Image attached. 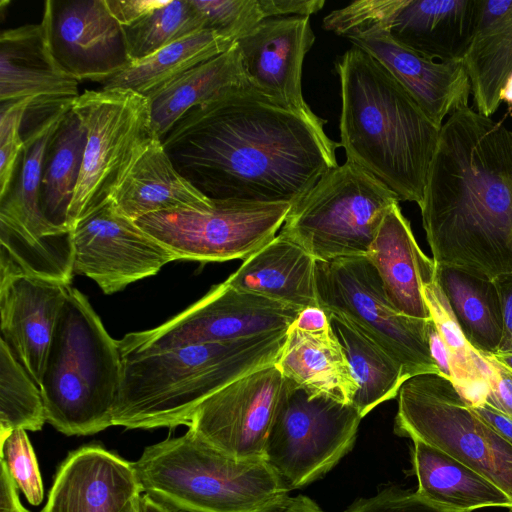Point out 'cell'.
<instances>
[{
	"label": "cell",
	"mask_w": 512,
	"mask_h": 512,
	"mask_svg": "<svg viewBox=\"0 0 512 512\" xmlns=\"http://www.w3.org/2000/svg\"><path fill=\"white\" fill-rule=\"evenodd\" d=\"M425 302L449 358L450 381L470 407L486 402L488 394V366L481 355L464 336L436 277L423 287Z\"/></svg>",
	"instance_id": "e575fe53"
},
{
	"label": "cell",
	"mask_w": 512,
	"mask_h": 512,
	"mask_svg": "<svg viewBox=\"0 0 512 512\" xmlns=\"http://www.w3.org/2000/svg\"><path fill=\"white\" fill-rule=\"evenodd\" d=\"M481 0H398L391 36L435 60H463L478 27Z\"/></svg>",
	"instance_id": "603a6c76"
},
{
	"label": "cell",
	"mask_w": 512,
	"mask_h": 512,
	"mask_svg": "<svg viewBox=\"0 0 512 512\" xmlns=\"http://www.w3.org/2000/svg\"><path fill=\"white\" fill-rule=\"evenodd\" d=\"M327 315L358 384L352 405L363 418L378 405L397 397L407 378L401 364L376 342L346 319Z\"/></svg>",
	"instance_id": "1f68e13d"
},
{
	"label": "cell",
	"mask_w": 512,
	"mask_h": 512,
	"mask_svg": "<svg viewBox=\"0 0 512 512\" xmlns=\"http://www.w3.org/2000/svg\"><path fill=\"white\" fill-rule=\"evenodd\" d=\"M254 512H325L311 498L304 495L287 496Z\"/></svg>",
	"instance_id": "681fc988"
},
{
	"label": "cell",
	"mask_w": 512,
	"mask_h": 512,
	"mask_svg": "<svg viewBox=\"0 0 512 512\" xmlns=\"http://www.w3.org/2000/svg\"><path fill=\"white\" fill-rule=\"evenodd\" d=\"M479 352L488 366L486 402L512 420V375L489 353Z\"/></svg>",
	"instance_id": "b9f144b4"
},
{
	"label": "cell",
	"mask_w": 512,
	"mask_h": 512,
	"mask_svg": "<svg viewBox=\"0 0 512 512\" xmlns=\"http://www.w3.org/2000/svg\"><path fill=\"white\" fill-rule=\"evenodd\" d=\"M366 256L397 311L413 318H431L423 287L435 279L436 265L419 247L399 203L385 215Z\"/></svg>",
	"instance_id": "cb8c5ba5"
},
{
	"label": "cell",
	"mask_w": 512,
	"mask_h": 512,
	"mask_svg": "<svg viewBox=\"0 0 512 512\" xmlns=\"http://www.w3.org/2000/svg\"><path fill=\"white\" fill-rule=\"evenodd\" d=\"M132 463L142 492L175 512H254L291 490L265 459L234 458L190 430Z\"/></svg>",
	"instance_id": "8992f818"
},
{
	"label": "cell",
	"mask_w": 512,
	"mask_h": 512,
	"mask_svg": "<svg viewBox=\"0 0 512 512\" xmlns=\"http://www.w3.org/2000/svg\"><path fill=\"white\" fill-rule=\"evenodd\" d=\"M206 29L236 41L266 19L259 0H193Z\"/></svg>",
	"instance_id": "f35d334b"
},
{
	"label": "cell",
	"mask_w": 512,
	"mask_h": 512,
	"mask_svg": "<svg viewBox=\"0 0 512 512\" xmlns=\"http://www.w3.org/2000/svg\"><path fill=\"white\" fill-rule=\"evenodd\" d=\"M397 398L396 435L446 452L512 500V444L472 411L450 380L434 373L410 377Z\"/></svg>",
	"instance_id": "9c48e42d"
},
{
	"label": "cell",
	"mask_w": 512,
	"mask_h": 512,
	"mask_svg": "<svg viewBox=\"0 0 512 512\" xmlns=\"http://www.w3.org/2000/svg\"><path fill=\"white\" fill-rule=\"evenodd\" d=\"M341 147L350 160L421 205L441 127L373 57L353 45L335 63Z\"/></svg>",
	"instance_id": "3957f363"
},
{
	"label": "cell",
	"mask_w": 512,
	"mask_h": 512,
	"mask_svg": "<svg viewBox=\"0 0 512 512\" xmlns=\"http://www.w3.org/2000/svg\"><path fill=\"white\" fill-rule=\"evenodd\" d=\"M463 62L477 112L490 117L498 110L500 91L512 73V8L477 28Z\"/></svg>",
	"instance_id": "836d02e7"
},
{
	"label": "cell",
	"mask_w": 512,
	"mask_h": 512,
	"mask_svg": "<svg viewBox=\"0 0 512 512\" xmlns=\"http://www.w3.org/2000/svg\"><path fill=\"white\" fill-rule=\"evenodd\" d=\"M415 491L444 509L472 512L484 507L512 508V500L498 486L446 452L421 440H412Z\"/></svg>",
	"instance_id": "83f0119b"
},
{
	"label": "cell",
	"mask_w": 512,
	"mask_h": 512,
	"mask_svg": "<svg viewBox=\"0 0 512 512\" xmlns=\"http://www.w3.org/2000/svg\"><path fill=\"white\" fill-rule=\"evenodd\" d=\"M500 100L512 106V73L508 76L500 91Z\"/></svg>",
	"instance_id": "db71d44e"
},
{
	"label": "cell",
	"mask_w": 512,
	"mask_h": 512,
	"mask_svg": "<svg viewBox=\"0 0 512 512\" xmlns=\"http://www.w3.org/2000/svg\"><path fill=\"white\" fill-rule=\"evenodd\" d=\"M436 266L512 273V130L472 109L443 122L419 206Z\"/></svg>",
	"instance_id": "7a4b0ae2"
},
{
	"label": "cell",
	"mask_w": 512,
	"mask_h": 512,
	"mask_svg": "<svg viewBox=\"0 0 512 512\" xmlns=\"http://www.w3.org/2000/svg\"><path fill=\"white\" fill-rule=\"evenodd\" d=\"M235 42L212 30H201L129 63L102 81V89L131 90L146 96L196 65L224 53Z\"/></svg>",
	"instance_id": "4dcf8cb0"
},
{
	"label": "cell",
	"mask_w": 512,
	"mask_h": 512,
	"mask_svg": "<svg viewBox=\"0 0 512 512\" xmlns=\"http://www.w3.org/2000/svg\"><path fill=\"white\" fill-rule=\"evenodd\" d=\"M497 288L503 319V331L496 353H512V273L501 275L494 280Z\"/></svg>",
	"instance_id": "f6af8a7d"
},
{
	"label": "cell",
	"mask_w": 512,
	"mask_h": 512,
	"mask_svg": "<svg viewBox=\"0 0 512 512\" xmlns=\"http://www.w3.org/2000/svg\"><path fill=\"white\" fill-rule=\"evenodd\" d=\"M204 29L205 21L193 0L167 1L138 22L123 27L129 62L142 60Z\"/></svg>",
	"instance_id": "8d00e7d4"
},
{
	"label": "cell",
	"mask_w": 512,
	"mask_h": 512,
	"mask_svg": "<svg viewBox=\"0 0 512 512\" xmlns=\"http://www.w3.org/2000/svg\"><path fill=\"white\" fill-rule=\"evenodd\" d=\"M74 101L48 107L26 134L16 178L0 198V275L25 274L70 284L72 232L53 225L40 206L48 142Z\"/></svg>",
	"instance_id": "ba28073f"
},
{
	"label": "cell",
	"mask_w": 512,
	"mask_h": 512,
	"mask_svg": "<svg viewBox=\"0 0 512 512\" xmlns=\"http://www.w3.org/2000/svg\"><path fill=\"white\" fill-rule=\"evenodd\" d=\"M0 441L1 461L27 501L38 506L43 500L44 487L36 454L26 430H12Z\"/></svg>",
	"instance_id": "74e56055"
},
{
	"label": "cell",
	"mask_w": 512,
	"mask_h": 512,
	"mask_svg": "<svg viewBox=\"0 0 512 512\" xmlns=\"http://www.w3.org/2000/svg\"><path fill=\"white\" fill-rule=\"evenodd\" d=\"M291 206L213 201L205 209L150 214L136 223L180 260H245L276 237Z\"/></svg>",
	"instance_id": "4fadbf2b"
},
{
	"label": "cell",
	"mask_w": 512,
	"mask_h": 512,
	"mask_svg": "<svg viewBox=\"0 0 512 512\" xmlns=\"http://www.w3.org/2000/svg\"><path fill=\"white\" fill-rule=\"evenodd\" d=\"M140 512H175L165 504L155 500L148 494L140 497Z\"/></svg>",
	"instance_id": "816d5d0a"
},
{
	"label": "cell",
	"mask_w": 512,
	"mask_h": 512,
	"mask_svg": "<svg viewBox=\"0 0 512 512\" xmlns=\"http://www.w3.org/2000/svg\"><path fill=\"white\" fill-rule=\"evenodd\" d=\"M373 57L413 97L438 126L471 93L463 60H435L396 41L389 30L372 26L347 37Z\"/></svg>",
	"instance_id": "d6986e66"
},
{
	"label": "cell",
	"mask_w": 512,
	"mask_h": 512,
	"mask_svg": "<svg viewBox=\"0 0 512 512\" xmlns=\"http://www.w3.org/2000/svg\"><path fill=\"white\" fill-rule=\"evenodd\" d=\"M177 171L212 201L294 204L338 165L340 142L252 87L186 112L161 138Z\"/></svg>",
	"instance_id": "6da1fadb"
},
{
	"label": "cell",
	"mask_w": 512,
	"mask_h": 512,
	"mask_svg": "<svg viewBox=\"0 0 512 512\" xmlns=\"http://www.w3.org/2000/svg\"><path fill=\"white\" fill-rule=\"evenodd\" d=\"M509 512H512V508L509 509Z\"/></svg>",
	"instance_id": "9f6ffc18"
},
{
	"label": "cell",
	"mask_w": 512,
	"mask_h": 512,
	"mask_svg": "<svg viewBox=\"0 0 512 512\" xmlns=\"http://www.w3.org/2000/svg\"><path fill=\"white\" fill-rule=\"evenodd\" d=\"M105 3L116 21L122 27H128L154 10L162 7L167 1L162 0H105Z\"/></svg>",
	"instance_id": "7bdbcfd3"
},
{
	"label": "cell",
	"mask_w": 512,
	"mask_h": 512,
	"mask_svg": "<svg viewBox=\"0 0 512 512\" xmlns=\"http://www.w3.org/2000/svg\"><path fill=\"white\" fill-rule=\"evenodd\" d=\"M316 286L319 307L346 319L381 346L401 364L407 379L440 374L428 341L431 318H413L397 311L367 256L317 261Z\"/></svg>",
	"instance_id": "8fae6325"
},
{
	"label": "cell",
	"mask_w": 512,
	"mask_h": 512,
	"mask_svg": "<svg viewBox=\"0 0 512 512\" xmlns=\"http://www.w3.org/2000/svg\"><path fill=\"white\" fill-rule=\"evenodd\" d=\"M47 422L40 387L0 339V438L12 430L39 431Z\"/></svg>",
	"instance_id": "d590c367"
},
{
	"label": "cell",
	"mask_w": 512,
	"mask_h": 512,
	"mask_svg": "<svg viewBox=\"0 0 512 512\" xmlns=\"http://www.w3.org/2000/svg\"><path fill=\"white\" fill-rule=\"evenodd\" d=\"M361 419L352 404L311 396L288 381L266 440L264 459L291 489L302 488L350 452Z\"/></svg>",
	"instance_id": "7c38bea8"
},
{
	"label": "cell",
	"mask_w": 512,
	"mask_h": 512,
	"mask_svg": "<svg viewBox=\"0 0 512 512\" xmlns=\"http://www.w3.org/2000/svg\"><path fill=\"white\" fill-rule=\"evenodd\" d=\"M140 497L141 495H137L132 498L121 512H140Z\"/></svg>",
	"instance_id": "11a10c76"
},
{
	"label": "cell",
	"mask_w": 512,
	"mask_h": 512,
	"mask_svg": "<svg viewBox=\"0 0 512 512\" xmlns=\"http://www.w3.org/2000/svg\"><path fill=\"white\" fill-rule=\"evenodd\" d=\"M287 330L122 359L113 426L154 429L187 425L195 409L212 394L275 364Z\"/></svg>",
	"instance_id": "277c9868"
},
{
	"label": "cell",
	"mask_w": 512,
	"mask_h": 512,
	"mask_svg": "<svg viewBox=\"0 0 512 512\" xmlns=\"http://www.w3.org/2000/svg\"><path fill=\"white\" fill-rule=\"evenodd\" d=\"M121 375L119 341L109 335L87 297L70 285L39 385L47 422L67 436L113 426Z\"/></svg>",
	"instance_id": "5b68a950"
},
{
	"label": "cell",
	"mask_w": 512,
	"mask_h": 512,
	"mask_svg": "<svg viewBox=\"0 0 512 512\" xmlns=\"http://www.w3.org/2000/svg\"><path fill=\"white\" fill-rule=\"evenodd\" d=\"M50 36L57 61L77 81L101 83L130 63L123 27L105 0H50Z\"/></svg>",
	"instance_id": "ac0fdd59"
},
{
	"label": "cell",
	"mask_w": 512,
	"mask_h": 512,
	"mask_svg": "<svg viewBox=\"0 0 512 512\" xmlns=\"http://www.w3.org/2000/svg\"><path fill=\"white\" fill-rule=\"evenodd\" d=\"M18 489L6 465L1 461L0 512H30L22 505Z\"/></svg>",
	"instance_id": "bcb514c9"
},
{
	"label": "cell",
	"mask_w": 512,
	"mask_h": 512,
	"mask_svg": "<svg viewBox=\"0 0 512 512\" xmlns=\"http://www.w3.org/2000/svg\"><path fill=\"white\" fill-rule=\"evenodd\" d=\"M436 279L468 342L478 351L496 353L503 319L494 281L444 266H436Z\"/></svg>",
	"instance_id": "f546056e"
},
{
	"label": "cell",
	"mask_w": 512,
	"mask_h": 512,
	"mask_svg": "<svg viewBox=\"0 0 512 512\" xmlns=\"http://www.w3.org/2000/svg\"><path fill=\"white\" fill-rule=\"evenodd\" d=\"M111 200L120 213L134 221L150 214L213 205L177 171L156 134L143 147Z\"/></svg>",
	"instance_id": "d4e9b609"
},
{
	"label": "cell",
	"mask_w": 512,
	"mask_h": 512,
	"mask_svg": "<svg viewBox=\"0 0 512 512\" xmlns=\"http://www.w3.org/2000/svg\"><path fill=\"white\" fill-rule=\"evenodd\" d=\"M398 196L350 160L330 169L292 204L279 234L317 261L366 256Z\"/></svg>",
	"instance_id": "52a82bcc"
},
{
	"label": "cell",
	"mask_w": 512,
	"mask_h": 512,
	"mask_svg": "<svg viewBox=\"0 0 512 512\" xmlns=\"http://www.w3.org/2000/svg\"><path fill=\"white\" fill-rule=\"evenodd\" d=\"M31 99L1 103L0 110V198L10 189L24 146L21 126Z\"/></svg>",
	"instance_id": "ab89813d"
},
{
	"label": "cell",
	"mask_w": 512,
	"mask_h": 512,
	"mask_svg": "<svg viewBox=\"0 0 512 512\" xmlns=\"http://www.w3.org/2000/svg\"><path fill=\"white\" fill-rule=\"evenodd\" d=\"M141 493L132 462L88 445L61 463L41 512H121Z\"/></svg>",
	"instance_id": "7402d4cb"
},
{
	"label": "cell",
	"mask_w": 512,
	"mask_h": 512,
	"mask_svg": "<svg viewBox=\"0 0 512 512\" xmlns=\"http://www.w3.org/2000/svg\"><path fill=\"white\" fill-rule=\"evenodd\" d=\"M315 41L309 17L266 18L236 40L251 87L274 104L324 128L302 93V66Z\"/></svg>",
	"instance_id": "e0dca14e"
},
{
	"label": "cell",
	"mask_w": 512,
	"mask_h": 512,
	"mask_svg": "<svg viewBox=\"0 0 512 512\" xmlns=\"http://www.w3.org/2000/svg\"><path fill=\"white\" fill-rule=\"evenodd\" d=\"M78 82L57 61L50 36V0L40 23L7 29L0 35L1 103L31 99L30 108L62 105L80 94Z\"/></svg>",
	"instance_id": "ffe728a7"
},
{
	"label": "cell",
	"mask_w": 512,
	"mask_h": 512,
	"mask_svg": "<svg viewBox=\"0 0 512 512\" xmlns=\"http://www.w3.org/2000/svg\"><path fill=\"white\" fill-rule=\"evenodd\" d=\"M317 260L281 234L243 260L226 282L232 287L297 307H319Z\"/></svg>",
	"instance_id": "484cf974"
},
{
	"label": "cell",
	"mask_w": 512,
	"mask_h": 512,
	"mask_svg": "<svg viewBox=\"0 0 512 512\" xmlns=\"http://www.w3.org/2000/svg\"><path fill=\"white\" fill-rule=\"evenodd\" d=\"M86 129L81 171L69 207V230L108 202L155 135L147 98L131 90H89L72 104Z\"/></svg>",
	"instance_id": "30bf717a"
},
{
	"label": "cell",
	"mask_w": 512,
	"mask_h": 512,
	"mask_svg": "<svg viewBox=\"0 0 512 512\" xmlns=\"http://www.w3.org/2000/svg\"><path fill=\"white\" fill-rule=\"evenodd\" d=\"M265 18L309 17L325 5L323 0H259Z\"/></svg>",
	"instance_id": "ee69618b"
},
{
	"label": "cell",
	"mask_w": 512,
	"mask_h": 512,
	"mask_svg": "<svg viewBox=\"0 0 512 512\" xmlns=\"http://www.w3.org/2000/svg\"><path fill=\"white\" fill-rule=\"evenodd\" d=\"M344 512H459L438 507L416 492L387 486L375 495L358 498ZM469 512V511H466Z\"/></svg>",
	"instance_id": "60d3db41"
},
{
	"label": "cell",
	"mask_w": 512,
	"mask_h": 512,
	"mask_svg": "<svg viewBox=\"0 0 512 512\" xmlns=\"http://www.w3.org/2000/svg\"><path fill=\"white\" fill-rule=\"evenodd\" d=\"M275 366L285 379L311 396L352 404L358 390L346 353L329 326L316 331L288 328Z\"/></svg>",
	"instance_id": "4316f807"
},
{
	"label": "cell",
	"mask_w": 512,
	"mask_h": 512,
	"mask_svg": "<svg viewBox=\"0 0 512 512\" xmlns=\"http://www.w3.org/2000/svg\"><path fill=\"white\" fill-rule=\"evenodd\" d=\"M251 87L236 42L147 94L154 133L161 139L190 109L238 88Z\"/></svg>",
	"instance_id": "f1b7e54d"
},
{
	"label": "cell",
	"mask_w": 512,
	"mask_h": 512,
	"mask_svg": "<svg viewBox=\"0 0 512 512\" xmlns=\"http://www.w3.org/2000/svg\"><path fill=\"white\" fill-rule=\"evenodd\" d=\"M470 408L491 428L512 444V420L509 417L487 402Z\"/></svg>",
	"instance_id": "7dc6e473"
},
{
	"label": "cell",
	"mask_w": 512,
	"mask_h": 512,
	"mask_svg": "<svg viewBox=\"0 0 512 512\" xmlns=\"http://www.w3.org/2000/svg\"><path fill=\"white\" fill-rule=\"evenodd\" d=\"M85 144L86 129L71 106L48 142L40 190L44 216L61 229L69 230L68 211L78 183Z\"/></svg>",
	"instance_id": "d6a6232c"
},
{
	"label": "cell",
	"mask_w": 512,
	"mask_h": 512,
	"mask_svg": "<svg viewBox=\"0 0 512 512\" xmlns=\"http://www.w3.org/2000/svg\"><path fill=\"white\" fill-rule=\"evenodd\" d=\"M427 332L431 356L439 370V373L450 380L451 368L449 354L432 319L429 320Z\"/></svg>",
	"instance_id": "c3c4849f"
},
{
	"label": "cell",
	"mask_w": 512,
	"mask_h": 512,
	"mask_svg": "<svg viewBox=\"0 0 512 512\" xmlns=\"http://www.w3.org/2000/svg\"><path fill=\"white\" fill-rule=\"evenodd\" d=\"M301 309L226 281L213 286L197 302L163 324L126 334L119 340L122 359L177 347L234 341L287 330Z\"/></svg>",
	"instance_id": "5bb4252c"
},
{
	"label": "cell",
	"mask_w": 512,
	"mask_h": 512,
	"mask_svg": "<svg viewBox=\"0 0 512 512\" xmlns=\"http://www.w3.org/2000/svg\"><path fill=\"white\" fill-rule=\"evenodd\" d=\"M71 232L74 275L92 279L105 294L119 292L180 260L120 213L111 199L79 220Z\"/></svg>",
	"instance_id": "9a60e30c"
},
{
	"label": "cell",
	"mask_w": 512,
	"mask_h": 512,
	"mask_svg": "<svg viewBox=\"0 0 512 512\" xmlns=\"http://www.w3.org/2000/svg\"><path fill=\"white\" fill-rule=\"evenodd\" d=\"M288 380L275 364L249 373L205 399L188 430L215 449L241 460L264 459L268 434Z\"/></svg>",
	"instance_id": "2e32d148"
},
{
	"label": "cell",
	"mask_w": 512,
	"mask_h": 512,
	"mask_svg": "<svg viewBox=\"0 0 512 512\" xmlns=\"http://www.w3.org/2000/svg\"><path fill=\"white\" fill-rule=\"evenodd\" d=\"M293 325L301 330L316 331L328 327L329 319L320 307H308L300 311Z\"/></svg>",
	"instance_id": "f907efd6"
},
{
	"label": "cell",
	"mask_w": 512,
	"mask_h": 512,
	"mask_svg": "<svg viewBox=\"0 0 512 512\" xmlns=\"http://www.w3.org/2000/svg\"><path fill=\"white\" fill-rule=\"evenodd\" d=\"M69 286L25 274L0 276L1 338L38 386Z\"/></svg>",
	"instance_id": "44dd1931"
},
{
	"label": "cell",
	"mask_w": 512,
	"mask_h": 512,
	"mask_svg": "<svg viewBox=\"0 0 512 512\" xmlns=\"http://www.w3.org/2000/svg\"><path fill=\"white\" fill-rule=\"evenodd\" d=\"M489 354L512 375V353Z\"/></svg>",
	"instance_id": "f5cc1de1"
}]
</instances>
